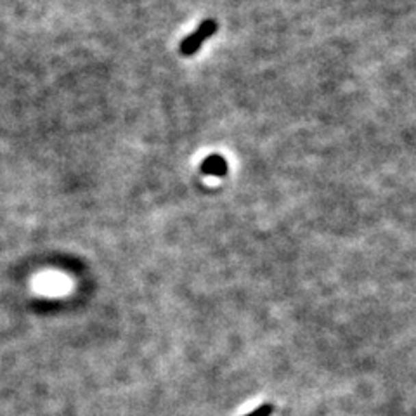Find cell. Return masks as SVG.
<instances>
[{
    "label": "cell",
    "instance_id": "obj_3",
    "mask_svg": "<svg viewBox=\"0 0 416 416\" xmlns=\"http://www.w3.org/2000/svg\"><path fill=\"white\" fill-rule=\"evenodd\" d=\"M272 411H274V406L272 404H262L255 409V411L248 413L245 416H271Z\"/></svg>",
    "mask_w": 416,
    "mask_h": 416
},
{
    "label": "cell",
    "instance_id": "obj_1",
    "mask_svg": "<svg viewBox=\"0 0 416 416\" xmlns=\"http://www.w3.org/2000/svg\"><path fill=\"white\" fill-rule=\"evenodd\" d=\"M216 31H217V23L216 21H212V19L203 21L200 26H198L196 31H193L190 37H186L184 40H182L179 51H181L182 56H193L194 52L200 51V47L203 45V42L208 40V38L212 37Z\"/></svg>",
    "mask_w": 416,
    "mask_h": 416
},
{
    "label": "cell",
    "instance_id": "obj_2",
    "mask_svg": "<svg viewBox=\"0 0 416 416\" xmlns=\"http://www.w3.org/2000/svg\"><path fill=\"white\" fill-rule=\"evenodd\" d=\"M201 172L205 175H213V177H220L227 172V164L220 155L208 156L207 160L201 164Z\"/></svg>",
    "mask_w": 416,
    "mask_h": 416
}]
</instances>
